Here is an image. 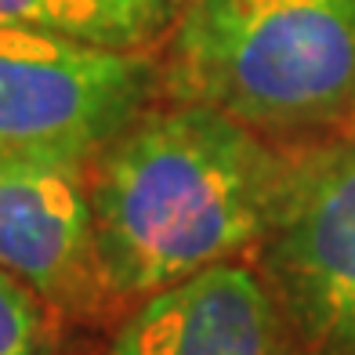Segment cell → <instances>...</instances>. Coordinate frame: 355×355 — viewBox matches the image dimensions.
I'll list each match as a JSON object with an SVG mask.
<instances>
[{
	"mask_svg": "<svg viewBox=\"0 0 355 355\" xmlns=\"http://www.w3.org/2000/svg\"><path fill=\"white\" fill-rule=\"evenodd\" d=\"M0 268L47 304H84L105 283L80 167L0 159Z\"/></svg>",
	"mask_w": 355,
	"mask_h": 355,
	"instance_id": "5",
	"label": "cell"
},
{
	"mask_svg": "<svg viewBox=\"0 0 355 355\" xmlns=\"http://www.w3.org/2000/svg\"><path fill=\"white\" fill-rule=\"evenodd\" d=\"M182 0H0V26L138 51L167 33Z\"/></svg>",
	"mask_w": 355,
	"mask_h": 355,
	"instance_id": "7",
	"label": "cell"
},
{
	"mask_svg": "<svg viewBox=\"0 0 355 355\" xmlns=\"http://www.w3.org/2000/svg\"><path fill=\"white\" fill-rule=\"evenodd\" d=\"M55 322L47 301L19 276L0 268V355H51Z\"/></svg>",
	"mask_w": 355,
	"mask_h": 355,
	"instance_id": "8",
	"label": "cell"
},
{
	"mask_svg": "<svg viewBox=\"0 0 355 355\" xmlns=\"http://www.w3.org/2000/svg\"><path fill=\"white\" fill-rule=\"evenodd\" d=\"M283 167L239 120L185 102L138 116L91 178L102 279L116 294H156L265 239Z\"/></svg>",
	"mask_w": 355,
	"mask_h": 355,
	"instance_id": "1",
	"label": "cell"
},
{
	"mask_svg": "<svg viewBox=\"0 0 355 355\" xmlns=\"http://www.w3.org/2000/svg\"><path fill=\"white\" fill-rule=\"evenodd\" d=\"M109 355H290L265 283L243 265H211L149 294Z\"/></svg>",
	"mask_w": 355,
	"mask_h": 355,
	"instance_id": "6",
	"label": "cell"
},
{
	"mask_svg": "<svg viewBox=\"0 0 355 355\" xmlns=\"http://www.w3.org/2000/svg\"><path fill=\"white\" fill-rule=\"evenodd\" d=\"M174 87L243 127L312 131L355 112V0H192Z\"/></svg>",
	"mask_w": 355,
	"mask_h": 355,
	"instance_id": "2",
	"label": "cell"
},
{
	"mask_svg": "<svg viewBox=\"0 0 355 355\" xmlns=\"http://www.w3.org/2000/svg\"><path fill=\"white\" fill-rule=\"evenodd\" d=\"M265 265L312 355H355V141L286 174Z\"/></svg>",
	"mask_w": 355,
	"mask_h": 355,
	"instance_id": "4",
	"label": "cell"
},
{
	"mask_svg": "<svg viewBox=\"0 0 355 355\" xmlns=\"http://www.w3.org/2000/svg\"><path fill=\"white\" fill-rule=\"evenodd\" d=\"M153 66L135 51L0 26V159L84 167L138 120Z\"/></svg>",
	"mask_w": 355,
	"mask_h": 355,
	"instance_id": "3",
	"label": "cell"
}]
</instances>
